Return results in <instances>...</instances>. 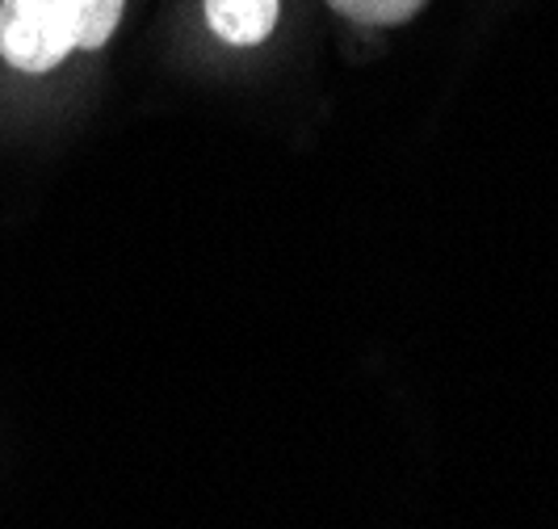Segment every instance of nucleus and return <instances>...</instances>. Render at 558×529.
<instances>
[{
	"label": "nucleus",
	"instance_id": "obj_3",
	"mask_svg": "<svg viewBox=\"0 0 558 529\" xmlns=\"http://www.w3.org/2000/svg\"><path fill=\"white\" fill-rule=\"evenodd\" d=\"M420 0H336V9L362 17V22H399L416 9Z\"/></svg>",
	"mask_w": 558,
	"mask_h": 529
},
{
	"label": "nucleus",
	"instance_id": "obj_2",
	"mask_svg": "<svg viewBox=\"0 0 558 529\" xmlns=\"http://www.w3.org/2000/svg\"><path fill=\"white\" fill-rule=\"evenodd\" d=\"M206 22L223 43L252 47L278 26V0H206Z\"/></svg>",
	"mask_w": 558,
	"mask_h": 529
},
{
	"label": "nucleus",
	"instance_id": "obj_1",
	"mask_svg": "<svg viewBox=\"0 0 558 529\" xmlns=\"http://www.w3.org/2000/svg\"><path fill=\"white\" fill-rule=\"evenodd\" d=\"M126 0H0V56L13 72L43 76L72 51H97Z\"/></svg>",
	"mask_w": 558,
	"mask_h": 529
}]
</instances>
